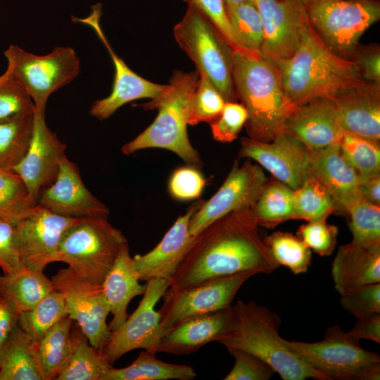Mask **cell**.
<instances>
[{"mask_svg": "<svg viewBox=\"0 0 380 380\" xmlns=\"http://www.w3.org/2000/svg\"><path fill=\"white\" fill-rule=\"evenodd\" d=\"M251 208L234 210L203 229L169 279L177 292L244 272L270 274L278 267L259 233Z\"/></svg>", "mask_w": 380, "mask_h": 380, "instance_id": "6da1fadb", "label": "cell"}, {"mask_svg": "<svg viewBox=\"0 0 380 380\" xmlns=\"http://www.w3.org/2000/svg\"><path fill=\"white\" fill-rule=\"evenodd\" d=\"M276 67L285 94L294 106L317 99H333L343 91L366 82L356 63L330 51L309 20L294 55Z\"/></svg>", "mask_w": 380, "mask_h": 380, "instance_id": "7a4b0ae2", "label": "cell"}, {"mask_svg": "<svg viewBox=\"0 0 380 380\" xmlns=\"http://www.w3.org/2000/svg\"><path fill=\"white\" fill-rule=\"evenodd\" d=\"M233 82L248 113V137L270 141L281 132L296 107L289 101L277 68L260 55L232 51Z\"/></svg>", "mask_w": 380, "mask_h": 380, "instance_id": "3957f363", "label": "cell"}, {"mask_svg": "<svg viewBox=\"0 0 380 380\" xmlns=\"http://www.w3.org/2000/svg\"><path fill=\"white\" fill-rule=\"evenodd\" d=\"M231 329L217 342L227 350L249 352L267 362L283 380H327L292 351L280 336L281 319L268 308L253 301L232 305Z\"/></svg>", "mask_w": 380, "mask_h": 380, "instance_id": "277c9868", "label": "cell"}, {"mask_svg": "<svg viewBox=\"0 0 380 380\" xmlns=\"http://www.w3.org/2000/svg\"><path fill=\"white\" fill-rule=\"evenodd\" d=\"M199 74L175 70L163 92L141 104L144 110L158 109L153 122L141 133L122 147L125 155L150 148H164L180 157L187 165L200 169L202 160L192 146L187 133L191 98Z\"/></svg>", "mask_w": 380, "mask_h": 380, "instance_id": "5b68a950", "label": "cell"}, {"mask_svg": "<svg viewBox=\"0 0 380 380\" xmlns=\"http://www.w3.org/2000/svg\"><path fill=\"white\" fill-rule=\"evenodd\" d=\"M125 236L108 217L80 218L64 234L57 261L86 280L102 285L125 246Z\"/></svg>", "mask_w": 380, "mask_h": 380, "instance_id": "8992f818", "label": "cell"}, {"mask_svg": "<svg viewBox=\"0 0 380 380\" xmlns=\"http://www.w3.org/2000/svg\"><path fill=\"white\" fill-rule=\"evenodd\" d=\"M175 41L226 101H234L233 49L202 13L191 5L173 28Z\"/></svg>", "mask_w": 380, "mask_h": 380, "instance_id": "52a82bcc", "label": "cell"}, {"mask_svg": "<svg viewBox=\"0 0 380 380\" xmlns=\"http://www.w3.org/2000/svg\"><path fill=\"white\" fill-rule=\"evenodd\" d=\"M359 341L335 325L327 329L320 341L286 340V344L327 380H379V355L361 348Z\"/></svg>", "mask_w": 380, "mask_h": 380, "instance_id": "ba28073f", "label": "cell"}, {"mask_svg": "<svg viewBox=\"0 0 380 380\" xmlns=\"http://www.w3.org/2000/svg\"><path fill=\"white\" fill-rule=\"evenodd\" d=\"M304 6L326 46L350 61H354L362 35L380 19L379 0H315Z\"/></svg>", "mask_w": 380, "mask_h": 380, "instance_id": "9c48e42d", "label": "cell"}, {"mask_svg": "<svg viewBox=\"0 0 380 380\" xmlns=\"http://www.w3.org/2000/svg\"><path fill=\"white\" fill-rule=\"evenodd\" d=\"M8 70L29 93L35 111L44 113L50 95L72 82L79 74L80 62L70 47H56L38 56L10 45L4 52Z\"/></svg>", "mask_w": 380, "mask_h": 380, "instance_id": "30bf717a", "label": "cell"}, {"mask_svg": "<svg viewBox=\"0 0 380 380\" xmlns=\"http://www.w3.org/2000/svg\"><path fill=\"white\" fill-rule=\"evenodd\" d=\"M51 281L64 296L67 315L77 323L89 343L103 352L111 331L106 323L110 309L102 285L86 280L68 267L59 270Z\"/></svg>", "mask_w": 380, "mask_h": 380, "instance_id": "8fae6325", "label": "cell"}, {"mask_svg": "<svg viewBox=\"0 0 380 380\" xmlns=\"http://www.w3.org/2000/svg\"><path fill=\"white\" fill-rule=\"evenodd\" d=\"M168 286V281L163 279L146 281V289L138 307L118 329L111 331L103 350L111 365L127 353L139 348L157 353L164 330L160 325V315L155 306Z\"/></svg>", "mask_w": 380, "mask_h": 380, "instance_id": "7c38bea8", "label": "cell"}, {"mask_svg": "<svg viewBox=\"0 0 380 380\" xmlns=\"http://www.w3.org/2000/svg\"><path fill=\"white\" fill-rule=\"evenodd\" d=\"M239 157L256 161L279 182L293 190H296L314 176L312 151L284 132L267 142L242 138Z\"/></svg>", "mask_w": 380, "mask_h": 380, "instance_id": "4fadbf2b", "label": "cell"}, {"mask_svg": "<svg viewBox=\"0 0 380 380\" xmlns=\"http://www.w3.org/2000/svg\"><path fill=\"white\" fill-rule=\"evenodd\" d=\"M267 179L262 169L250 160L240 165L236 160L220 188L203 201L189 221V233L196 236L217 219L236 210L251 208Z\"/></svg>", "mask_w": 380, "mask_h": 380, "instance_id": "5bb4252c", "label": "cell"}, {"mask_svg": "<svg viewBox=\"0 0 380 380\" xmlns=\"http://www.w3.org/2000/svg\"><path fill=\"white\" fill-rule=\"evenodd\" d=\"M262 19L260 56L274 65L291 58L298 49L308 21L298 0H253Z\"/></svg>", "mask_w": 380, "mask_h": 380, "instance_id": "9a60e30c", "label": "cell"}, {"mask_svg": "<svg viewBox=\"0 0 380 380\" xmlns=\"http://www.w3.org/2000/svg\"><path fill=\"white\" fill-rule=\"evenodd\" d=\"M255 274L253 272H244L177 292L165 291L163 304L158 310L164 334L186 318L230 307L241 286Z\"/></svg>", "mask_w": 380, "mask_h": 380, "instance_id": "2e32d148", "label": "cell"}, {"mask_svg": "<svg viewBox=\"0 0 380 380\" xmlns=\"http://www.w3.org/2000/svg\"><path fill=\"white\" fill-rule=\"evenodd\" d=\"M80 219L61 216L37 205L15 224L18 249L23 265L44 272L48 265L56 262L64 234Z\"/></svg>", "mask_w": 380, "mask_h": 380, "instance_id": "e0dca14e", "label": "cell"}, {"mask_svg": "<svg viewBox=\"0 0 380 380\" xmlns=\"http://www.w3.org/2000/svg\"><path fill=\"white\" fill-rule=\"evenodd\" d=\"M101 4L91 6L89 15L83 18L72 16V20L91 27L106 47L112 59L115 75L113 89L107 97L96 101L90 108V115L99 120L110 117L125 104L141 99H153L160 96L167 84L151 82L134 72L113 50L100 25Z\"/></svg>", "mask_w": 380, "mask_h": 380, "instance_id": "ac0fdd59", "label": "cell"}, {"mask_svg": "<svg viewBox=\"0 0 380 380\" xmlns=\"http://www.w3.org/2000/svg\"><path fill=\"white\" fill-rule=\"evenodd\" d=\"M66 145L46 125L44 113H34V130L28 151L11 170L23 179L35 203L41 193L55 180Z\"/></svg>", "mask_w": 380, "mask_h": 380, "instance_id": "d6986e66", "label": "cell"}, {"mask_svg": "<svg viewBox=\"0 0 380 380\" xmlns=\"http://www.w3.org/2000/svg\"><path fill=\"white\" fill-rule=\"evenodd\" d=\"M37 205L68 217H108L109 210L85 186L78 167L65 156L53 183L39 195Z\"/></svg>", "mask_w": 380, "mask_h": 380, "instance_id": "ffe728a7", "label": "cell"}, {"mask_svg": "<svg viewBox=\"0 0 380 380\" xmlns=\"http://www.w3.org/2000/svg\"><path fill=\"white\" fill-rule=\"evenodd\" d=\"M282 132L300 141L310 151L338 144L345 133L331 99H317L296 106Z\"/></svg>", "mask_w": 380, "mask_h": 380, "instance_id": "44dd1931", "label": "cell"}, {"mask_svg": "<svg viewBox=\"0 0 380 380\" xmlns=\"http://www.w3.org/2000/svg\"><path fill=\"white\" fill-rule=\"evenodd\" d=\"M203 201L191 203L166 232L160 243L144 255L132 258L140 281L153 279L169 281L188 251L194 236L189 233V221Z\"/></svg>", "mask_w": 380, "mask_h": 380, "instance_id": "7402d4cb", "label": "cell"}, {"mask_svg": "<svg viewBox=\"0 0 380 380\" xmlns=\"http://www.w3.org/2000/svg\"><path fill=\"white\" fill-rule=\"evenodd\" d=\"M232 322V305L224 309L186 318L165 332L157 353L181 355L194 353L211 341H218L231 329Z\"/></svg>", "mask_w": 380, "mask_h": 380, "instance_id": "603a6c76", "label": "cell"}, {"mask_svg": "<svg viewBox=\"0 0 380 380\" xmlns=\"http://www.w3.org/2000/svg\"><path fill=\"white\" fill-rule=\"evenodd\" d=\"M332 100L345 132L379 141V84L365 82Z\"/></svg>", "mask_w": 380, "mask_h": 380, "instance_id": "cb8c5ba5", "label": "cell"}, {"mask_svg": "<svg viewBox=\"0 0 380 380\" xmlns=\"http://www.w3.org/2000/svg\"><path fill=\"white\" fill-rule=\"evenodd\" d=\"M312 153L313 175L325 186L337 207L347 212L362 200L360 177L343 156L339 143Z\"/></svg>", "mask_w": 380, "mask_h": 380, "instance_id": "d4e9b609", "label": "cell"}, {"mask_svg": "<svg viewBox=\"0 0 380 380\" xmlns=\"http://www.w3.org/2000/svg\"><path fill=\"white\" fill-rule=\"evenodd\" d=\"M331 277L340 294L380 283V244L340 246L331 264Z\"/></svg>", "mask_w": 380, "mask_h": 380, "instance_id": "484cf974", "label": "cell"}, {"mask_svg": "<svg viewBox=\"0 0 380 380\" xmlns=\"http://www.w3.org/2000/svg\"><path fill=\"white\" fill-rule=\"evenodd\" d=\"M134 269L129 246L123 248L113 266L102 284L103 292L109 304L113 319L110 330L118 329L128 317L127 307L136 296L143 295L146 284H139Z\"/></svg>", "mask_w": 380, "mask_h": 380, "instance_id": "4316f807", "label": "cell"}, {"mask_svg": "<svg viewBox=\"0 0 380 380\" xmlns=\"http://www.w3.org/2000/svg\"><path fill=\"white\" fill-rule=\"evenodd\" d=\"M54 290L44 272L24 267L0 275V303L17 315L32 309Z\"/></svg>", "mask_w": 380, "mask_h": 380, "instance_id": "83f0119b", "label": "cell"}, {"mask_svg": "<svg viewBox=\"0 0 380 380\" xmlns=\"http://www.w3.org/2000/svg\"><path fill=\"white\" fill-rule=\"evenodd\" d=\"M0 380H44L39 357V343L18 323L0 352Z\"/></svg>", "mask_w": 380, "mask_h": 380, "instance_id": "f1b7e54d", "label": "cell"}, {"mask_svg": "<svg viewBox=\"0 0 380 380\" xmlns=\"http://www.w3.org/2000/svg\"><path fill=\"white\" fill-rule=\"evenodd\" d=\"M75 321L66 315L56 322L39 342V357L44 380L56 379L74 349Z\"/></svg>", "mask_w": 380, "mask_h": 380, "instance_id": "f546056e", "label": "cell"}, {"mask_svg": "<svg viewBox=\"0 0 380 380\" xmlns=\"http://www.w3.org/2000/svg\"><path fill=\"white\" fill-rule=\"evenodd\" d=\"M196 373L191 366L163 362L154 354L141 351L126 367L108 371L103 380H191Z\"/></svg>", "mask_w": 380, "mask_h": 380, "instance_id": "4dcf8cb0", "label": "cell"}, {"mask_svg": "<svg viewBox=\"0 0 380 380\" xmlns=\"http://www.w3.org/2000/svg\"><path fill=\"white\" fill-rule=\"evenodd\" d=\"M111 367L103 352L92 346L80 329L72 353L56 380H103Z\"/></svg>", "mask_w": 380, "mask_h": 380, "instance_id": "1f68e13d", "label": "cell"}, {"mask_svg": "<svg viewBox=\"0 0 380 380\" xmlns=\"http://www.w3.org/2000/svg\"><path fill=\"white\" fill-rule=\"evenodd\" d=\"M251 210L259 226L267 228L293 219L294 190L279 181L267 182Z\"/></svg>", "mask_w": 380, "mask_h": 380, "instance_id": "d6a6232c", "label": "cell"}, {"mask_svg": "<svg viewBox=\"0 0 380 380\" xmlns=\"http://www.w3.org/2000/svg\"><path fill=\"white\" fill-rule=\"evenodd\" d=\"M34 113L0 122V169L12 170L26 155L32 139Z\"/></svg>", "mask_w": 380, "mask_h": 380, "instance_id": "836d02e7", "label": "cell"}, {"mask_svg": "<svg viewBox=\"0 0 380 380\" xmlns=\"http://www.w3.org/2000/svg\"><path fill=\"white\" fill-rule=\"evenodd\" d=\"M66 315L64 296L55 289L34 308L18 314L17 323L31 339L39 343L46 332Z\"/></svg>", "mask_w": 380, "mask_h": 380, "instance_id": "e575fe53", "label": "cell"}, {"mask_svg": "<svg viewBox=\"0 0 380 380\" xmlns=\"http://www.w3.org/2000/svg\"><path fill=\"white\" fill-rule=\"evenodd\" d=\"M37 205L18 174L0 169V219L16 224Z\"/></svg>", "mask_w": 380, "mask_h": 380, "instance_id": "d590c367", "label": "cell"}, {"mask_svg": "<svg viewBox=\"0 0 380 380\" xmlns=\"http://www.w3.org/2000/svg\"><path fill=\"white\" fill-rule=\"evenodd\" d=\"M278 265L288 267L294 274L305 273L311 265V249L297 236L275 232L264 239Z\"/></svg>", "mask_w": 380, "mask_h": 380, "instance_id": "8d00e7d4", "label": "cell"}, {"mask_svg": "<svg viewBox=\"0 0 380 380\" xmlns=\"http://www.w3.org/2000/svg\"><path fill=\"white\" fill-rule=\"evenodd\" d=\"M336 208L329 192L314 176L294 190L293 219L310 221L329 217Z\"/></svg>", "mask_w": 380, "mask_h": 380, "instance_id": "74e56055", "label": "cell"}, {"mask_svg": "<svg viewBox=\"0 0 380 380\" xmlns=\"http://www.w3.org/2000/svg\"><path fill=\"white\" fill-rule=\"evenodd\" d=\"M234 32L245 51L260 55L263 29L260 14L253 3L225 6Z\"/></svg>", "mask_w": 380, "mask_h": 380, "instance_id": "f35d334b", "label": "cell"}, {"mask_svg": "<svg viewBox=\"0 0 380 380\" xmlns=\"http://www.w3.org/2000/svg\"><path fill=\"white\" fill-rule=\"evenodd\" d=\"M339 146L343 156L360 177L380 174L379 141L345 132Z\"/></svg>", "mask_w": 380, "mask_h": 380, "instance_id": "ab89813d", "label": "cell"}, {"mask_svg": "<svg viewBox=\"0 0 380 380\" xmlns=\"http://www.w3.org/2000/svg\"><path fill=\"white\" fill-rule=\"evenodd\" d=\"M347 213L353 239L350 247L371 246L380 244V205L361 200Z\"/></svg>", "mask_w": 380, "mask_h": 380, "instance_id": "60d3db41", "label": "cell"}, {"mask_svg": "<svg viewBox=\"0 0 380 380\" xmlns=\"http://www.w3.org/2000/svg\"><path fill=\"white\" fill-rule=\"evenodd\" d=\"M35 113L25 88L8 70L0 76V122Z\"/></svg>", "mask_w": 380, "mask_h": 380, "instance_id": "b9f144b4", "label": "cell"}, {"mask_svg": "<svg viewBox=\"0 0 380 380\" xmlns=\"http://www.w3.org/2000/svg\"><path fill=\"white\" fill-rule=\"evenodd\" d=\"M225 103L224 99L210 82L203 75H199L191 101L189 125L210 123L220 115Z\"/></svg>", "mask_w": 380, "mask_h": 380, "instance_id": "7bdbcfd3", "label": "cell"}, {"mask_svg": "<svg viewBox=\"0 0 380 380\" xmlns=\"http://www.w3.org/2000/svg\"><path fill=\"white\" fill-rule=\"evenodd\" d=\"M328 217L308 221L299 227L298 236L310 249L320 256H328L337 242L338 229L327 223Z\"/></svg>", "mask_w": 380, "mask_h": 380, "instance_id": "ee69618b", "label": "cell"}, {"mask_svg": "<svg viewBox=\"0 0 380 380\" xmlns=\"http://www.w3.org/2000/svg\"><path fill=\"white\" fill-rule=\"evenodd\" d=\"M205 185L206 179L200 170L187 165L172 172L168 180L167 189L173 198L186 201L199 198Z\"/></svg>", "mask_w": 380, "mask_h": 380, "instance_id": "f6af8a7d", "label": "cell"}, {"mask_svg": "<svg viewBox=\"0 0 380 380\" xmlns=\"http://www.w3.org/2000/svg\"><path fill=\"white\" fill-rule=\"evenodd\" d=\"M248 118V113L241 103L226 101L220 115L210 123L214 140L228 143L236 139Z\"/></svg>", "mask_w": 380, "mask_h": 380, "instance_id": "bcb514c9", "label": "cell"}, {"mask_svg": "<svg viewBox=\"0 0 380 380\" xmlns=\"http://www.w3.org/2000/svg\"><path fill=\"white\" fill-rule=\"evenodd\" d=\"M227 350L234 363L224 380H268L275 374L267 362L249 352L239 349Z\"/></svg>", "mask_w": 380, "mask_h": 380, "instance_id": "7dc6e473", "label": "cell"}, {"mask_svg": "<svg viewBox=\"0 0 380 380\" xmlns=\"http://www.w3.org/2000/svg\"><path fill=\"white\" fill-rule=\"evenodd\" d=\"M341 306L356 318L380 313V283L341 294Z\"/></svg>", "mask_w": 380, "mask_h": 380, "instance_id": "c3c4849f", "label": "cell"}, {"mask_svg": "<svg viewBox=\"0 0 380 380\" xmlns=\"http://www.w3.org/2000/svg\"><path fill=\"white\" fill-rule=\"evenodd\" d=\"M208 18L234 50L245 51L229 23L223 0H183ZM246 52V51H245Z\"/></svg>", "mask_w": 380, "mask_h": 380, "instance_id": "681fc988", "label": "cell"}, {"mask_svg": "<svg viewBox=\"0 0 380 380\" xmlns=\"http://www.w3.org/2000/svg\"><path fill=\"white\" fill-rule=\"evenodd\" d=\"M0 267L4 274L14 273L25 267L20 259L15 224L0 219Z\"/></svg>", "mask_w": 380, "mask_h": 380, "instance_id": "f907efd6", "label": "cell"}, {"mask_svg": "<svg viewBox=\"0 0 380 380\" xmlns=\"http://www.w3.org/2000/svg\"><path fill=\"white\" fill-rule=\"evenodd\" d=\"M354 61L365 81L380 84V52L378 48L362 52L358 49Z\"/></svg>", "mask_w": 380, "mask_h": 380, "instance_id": "816d5d0a", "label": "cell"}, {"mask_svg": "<svg viewBox=\"0 0 380 380\" xmlns=\"http://www.w3.org/2000/svg\"><path fill=\"white\" fill-rule=\"evenodd\" d=\"M348 332L359 341L367 339L380 343V313L357 318L356 324Z\"/></svg>", "mask_w": 380, "mask_h": 380, "instance_id": "f5cc1de1", "label": "cell"}, {"mask_svg": "<svg viewBox=\"0 0 380 380\" xmlns=\"http://www.w3.org/2000/svg\"><path fill=\"white\" fill-rule=\"evenodd\" d=\"M360 194L362 200L380 205V174L360 177Z\"/></svg>", "mask_w": 380, "mask_h": 380, "instance_id": "db71d44e", "label": "cell"}, {"mask_svg": "<svg viewBox=\"0 0 380 380\" xmlns=\"http://www.w3.org/2000/svg\"><path fill=\"white\" fill-rule=\"evenodd\" d=\"M18 315L0 303V352L17 324Z\"/></svg>", "mask_w": 380, "mask_h": 380, "instance_id": "11a10c76", "label": "cell"}, {"mask_svg": "<svg viewBox=\"0 0 380 380\" xmlns=\"http://www.w3.org/2000/svg\"><path fill=\"white\" fill-rule=\"evenodd\" d=\"M225 6H234L244 3H253V0H223Z\"/></svg>", "mask_w": 380, "mask_h": 380, "instance_id": "9f6ffc18", "label": "cell"}, {"mask_svg": "<svg viewBox=\"0 0 380 380\" xmlns=\"http://www.w3.org/2000/svg\"><path fill=\"white\" fill-rule=\"evenodd\" d=\"M298 1H299L303 5H305V4H308V3H310V2L315 1V0H298Z\"/></svg>", "mask_w": 380, "mask_h": 380, "instance_id": "6f0895ef", "label": "cell"}]
</instances>
